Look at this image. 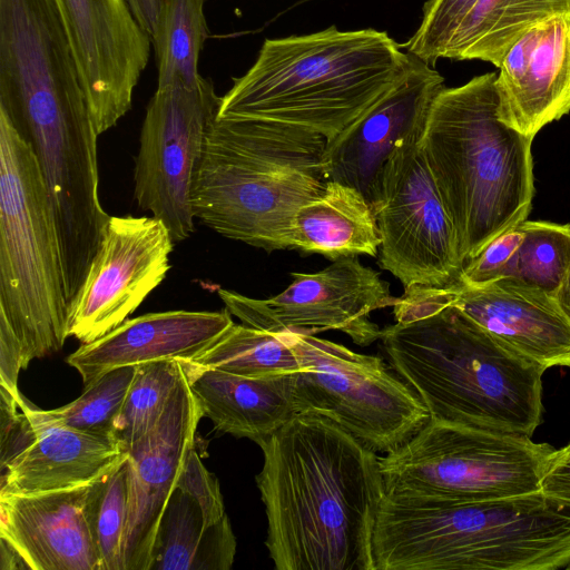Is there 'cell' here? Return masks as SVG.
Masks as SVG:
<instances>
[{
  "instance_id": "obj_33",
  "label": "cell",
  "mask_w": 570,
  "mask_h": 570,
  "mask_svg": "<svg viewBox=\"0 0 570 570\" xmlns=\"http://www.w3.org/2000/svg\"><path fill=\"white\" fill-rule=\"evenodd\" d=\"M522 239L519 225L501 234L465 262L458 281L468 286H483L502 279Z\"/></svg>"
},
{
  "instance_id": "obj_31",
  "label": "cell",
  "mask_w": 570,
  "mask_h": 570,
  "mask_svg": "<svg viewBox=\"0 0 570 570\" xmlns=\"http://www.w3.org/2000/svg\"><path fill=\"white\" fill-rule=\"evenodd\" d=\"M126 459L90 484L89 518L102 570H124L122 546L128 502Z\"/></svg>"
},
{
  "instance_id": "obj_6",
  "label": "cell",
  "mask_w": 570,
  "mask_h": 570,
  "mask_svg": "<svg viewBox=\"0 0 570 570\" xmlns=\"http://www.w3.org/2000/svg\"><path fill=\"white\" fill-rule=\"evenodd\" d=\"M497 76L487 72L444 87L422 137L464 264L525 220L534 196L533 138L500 119Z\"/></svg>"
},
{
  "instance_id": "obj_21",
  "label": "cell",
  "mask_w": 570,
  "mask_h": 570,
  "mask_svg": "<svg viewBox=\"0 0 570 570\" xmlns=\"http://www.w3.org/2000/svg\"><path fill=\"white\" fill-rule=\"evenodd\" d=\"M32 424L28 443L1 464L0 494H28L90 483L110 472L127 452L117 439L79 432L19 397Z\"/></svg>"
},
{
  "instance_id": "obj_7",
  "label": "cell",
  "mask_w": 570,
  "mask_h": 570,
  "mask_svg": "<svg viewBox=\"0 0 570 570\" xmlns=\"http://www.w3.org/2000/svg\"><path fill=\"white\" fill-rule=\"evenodd\" d=\"M68 301L48 190L29 144L0 111V315L23 368L63 347Z\"/></svg>"
},
{
  "instance_id": "obj_22",
  "label": "cell",
  "mask_w": 570,
  "mask_h": 570,
  "mask_svg": "<svg viewBox=\"0 0 570 570\" xmlns=\"http://www.w3.org/2000/svg\"><path fill=\"white\" fill-rule=\"evenodd\" d=\"M203 417L215 429L256 444L296 414L294 374L249 377L186 362Z\"/></svg>"
},
{
  "instance_id": "obj_40",
  "label": "cell",
  "mask_w": 570,
  "mask_h": 570,
  "mask_svg": "<svg viewBox=\"0 0 570 570\" xmlns=\"http://www.w3.org/2000/svg\"><path fill=\"white\" fill-rule=\"evenodd\" d=\"M567 569L570 570V566Z\"/></svg>"
},
{
  "instance_id": "obj_36",
  "label": "cell",
  "mask_w": 570,
  "mask_h": 570,
  "mask_svg": "<svg viewBox=\"0 0 570 570\" xmlns=\"http://www.w3.org/2000/svg\"><path fill=\"white\" fill-rule=\"evenodd\" d=\"M23 368V350L7 320L0 315V385L19 395L18 376Z\"/></svg>"
},
{
  "instance_id": "obj_3",
  "label": "cell",
  "mask_w": 570,
  "mask_h": 570,
  "mask_svg": "<svg viewBox=\"0 0 570 570\" xmlns=\"http://www.w3.org/2000/svg\"><path fill=\"white\" fill-rule=\"evenodd\" d=\"M410 53L372 28L265 39L217 116L303 127L332 139L405 76Z\"/></svg>"
},
{
  "instance_id": "obj_24",
  "label": "cell",
  "mask_w": 570,
  "mask_h": 570,
  "mask_svg": "<svg viewBox=\"0 0 570 570\" xmlns=\"http://www.w3.org/2000/svg\"><path fill=\"white\" fill-rule=\"evenodd\" d=\"M235 553L227 514L206 528L198 503L176 488L163 513L150 570H229Z\"/></svg>"
},
{
  "instance_id": "obj_14",
  "label": "cell",
  "mask_w": 570,
  "mask_h": 570,
  "mask_svg": "<svg viewBox=\"0 0 570 570\" xmlns=\"http://www.w3.org/2000/svg\"><path fill=\"white\" fill-rule=\"evenodd\" d=\"M79 68L98 135L131 109L135 88L146 69L150 36L126 0H56Z\"/></svg>"
},
{
  "instance_id": "obj_29",
  "label": "cell",
  "mask_w": 570,
  "mask_h": 570,
  "mask_svg": "<svg viewBox=\"0 0 570 570\" xmlns=\"http://www.w3.org/2000/svg\"><path fill=\"white\" fill-rule=\"evenodd\" d=\"M136 372L137 366L114 368L86 385L78 399L61 407L45 411L67 428L119 440L118 422Z\"/></svg>"
},
{
  "instance_id": "obj_20",
  "label": "cell",
  "mask_w": 570,
  "mask_h": 570,
  "mask_svg": "<svg viewBox=\"0 0 570 570\" xmlns=\"http://www.w3.org/2000/svg\"><path fill=\"white\" fill-rule=\"evenodd\" d=\"M233 324L227 308L148 313L126 320L102 337L81 344L66 361L81 375L86 386L117 367L164 360L191 361Z\"/></svg>"
},
{
  "instance_id": "obj_15",
  "label": "cell",
  "mask_w": 570,
  "mask_h": 570,
  "mask_svg": "<svg viewBox=\"0 0 570 570\" xmlns=\"http://www.w3.org/2000/svg\"><path fill=\"white\" fill-rule=\"evenodd\" d=\"M432 66L410 53V66L402 80L326 141L327 181L357 189L374 209L387 159L402 142L423 137L432 104L445 87L444 77Z\"/></svg>"
},
{
  "instance_id": "obj_10",
  "label": "cell",
  "mask_w": 570,
  "mask_h": 570,
  "mask_svg": "<svg viewBox=\"0 0 570 570\" xmlns=\"http://www.w3.org/2000/svg\"><path fill=\"white\" fill-rule=\"evenodd\" d=\"M374 212L382 237L379 264L404 287L445 286L459 278L464 263L422 138L404 141L391 154Z\"/></svg>"
},
{
  "instance_id": "obj_35",
  "label": "cell",
  "mask_w": 570,
  "mask_h": 570,
  "mask_svg": "<svg viewBox=\"0 0 570 570\" xmlns=\"http://www.w3.org/2000/svg\"><path fill=\"white\" fill-rule=\"evenodd\" d=\"M540 493L570 508V443L556 450L549 459L540 480Z\"/></svg>"
},
{
  "instance_id": "obj_28",
  "label": "cell",
  "mask_w": 570,
  "mask_h": 570,
  "mask_svg": "<svg viewBox=\"0 0 570 570\" xmlns=\"http://www.w3.org/2000/svg\"><path fill=\"white\" fill-rule=\"evenodd\" d=\"M523 239L503 278L556 295L570 271V224L523 220Z\"/></svg>"
},
{
  "instance_id": "obj_1",
  "label": "cell",
  "mask_w": 570,
  "mask_h": 570,
  "mask_svg": "<svg viewBox=\"0 0 570 570\" xmlns=\"http://www.w3.org/2000/svg\"><path fill=\"white\" fill-rule=\"evenodd\" d=\"M256 484L277 570H375L385 485L376 452L332 421L296 413L257 443Z\"/></svg>"
},
{
  "instance_id": "obj_13",
  "label": "cell",
  "mask_w": 570,
  "mask_h": 570,
  "mask_svg": "<svg viewBox=\"0 0 570 570\" xmlns=\"http://www.w3.org/2000/svg\"><path fill=\"white\" fill-rule=\"evenodd\" d=\"M174 239L151 216H110L69 303L67 335L91 343L120 325L165 279Z\"/></svg>"
},
{
  "instance_id": "obj_23",
  "label": "cell",
  "mask_w": 570,
  "mask_h": 570,
  "mask_svg": "<svg viewBox=\"0 0 570 570\" xmlns=\"http://www.w3.org/2000/svg\"><path fill=\"white\" fill-rule=\"evenodd\" d=\"M382 244L375 212L355 188L328 180L317 198L295 214L291 249L335 261L367 255L376 257Z\"/></svg>"
},
{
  "instance_id": "obj_18",
  "label": "cell",
  "mask_w": 570,
  "mask_h": 570,
  "mask_svg": "<svg viewBox=\"0 0 570 570\" xmlns=\"http://www.w3.org/2000/svg\"><path fill=\"white\" fill-rule=\"evenodd\" d=\"M92 482L0 494V535L21 553L30 570H102L89 518Z\"/></svg>"
},
{
  "instance_id": "obj_2",
  "label": "cell",
  "mask_w": 570,
  "mask_h": 570,
  "mask_svg": "<svg viewBox=\"0 0 570 570\" xmlns=\"http://www.w3.org/2000/svg\"><path fill=\"white\" fill-rule=\"evenodd\" d=\"M375 570H558L570 566V508L540 492L458 500L385 492Z\"/></svg>"
},
{
  "instance_id": "obj_30",
  "label": "cell",
  "mask_w": 570,
  "mask_h": 570,
  "mask_svg": "<svg viewBox=\"0 0 570 570\" xmlns=\"http://www.w3.org/2000/svg\"><path fill=\"white\" fill-rule=\"evenodd\" d=\"M186 372L180 360L137 366L118 422L117 438L126 452L155 426Z\"/></svg>"
},
{
  "instance_id": "obj_32",
  "label": "cell",
  "mask_w": 570,
  "mask_h": 570,
  "mask_svg": "<svg viewBox=\"0 0 570 570\" xmlns=\"http://www.w3.org/2000/svg\"><path fill=\"white\" fill-rule=\"evenodd\" d=\"M479 0H426L422 19L403 48L434 65L450 38Z\"/></svg>"
},
{
  "instance_id": "obj_9",
  "label": "cell",
  "mask_w": 570,
  "mask_h": 570,
  "mask_svg": "<svg viewBox=\"0 0 570 570\" xmlns=\"http://www.w3.org/2000/svg\"><path fill=\"white\" fill-rule=\"evenodd\" d=\"M299 364L296 413L323 416L374 452L390 453L429 420L420 396L380 356L314 334L282 333Z\"/></svg>"
},
{
  "instance_id": "obj_16",
  "label": "cell",
  "mask_w": 570,
  "mask_h": 570,
  "mask_svg": "<svg viewBox=\"0 0 570 570\" xmlns=\"http://www.w3.org/2000/svg\"><path fill=\"white\" fill-rule=\"evenodd\" d=\"M202 417L186 372L155 426L127 450L124 570H150L163 513L195 448Z\"/></svg>"
},
{
  "instance_id": "obj_27",
  "label": "cell",
  "mask_w": 570,
  "mask_h": 570,
  "mask_svg": "<svg viewBox=\"0 0 570 570\" xmlns=\"http://www.w3.org/2000/svg\"><path fill=\"white\" fill-rule=\"evenodd\" d=\"M188 362L249 377L294 374L301 368L282 333L235 323Z\"/></svg>"
},
{
  "instance_id": "obj_4",
  "label": "cell",
  "mask_w": 570,
  "mask_h": 570,
  "mask_svg": "<svg viewBox=\"0 0 570 570\" xmlns=\"http://www.w3.org/2000/svg\"><path fill=\"white\" fill-rule=\"evenodd\" d=\"M392 368L430 419L531 438L542 422L546 367L509 348L453 305L382 330Z\"/></svg>"
},
{
  "instance_id": "obj_26",
  "label": "cell",
  "mask_w": 570,
  "mask_h": 570,
  "mask_svg": "<svg viewBox=\"0 0 570 570\" xmlns=\"http://www.w3.org/2000/svg\"><path fill=\"white\" fill-rule=\"evenodd\" d=\"M208 0H164L151 45L157 61V88L196 86L200 52L209 37L205 16Z\"/></svg>"
},
{
  "instance_id": "obj_38",
  "label": "cell",
  "mask_w": 570,
  "mask_h": 570,
  "mask_svg": "<svg viewBox=\"0 0 570 570\" xmlns=\"http://www.w3.org/2000/svg\"><path fill=\"white\" fill-rule=\"evenodd\" d=\"M0 569L1 570H20L30 567L21 556V553L3 537L0 535Z\"/></svg>"
},
{
  "instance_id": "obj_25",
  "label": "cell",
  "mask_w": 570,
  "mask_h": 570,
  "mask_svg": "<svg viewBox=\"0 0 570 570\" xmlns=\"http://www.w3.org/2000/svg\"><path fill=\"white\" fill-rule=\"evenodd\" d=\"M557 16H570V0H479L450 38L442 58L499 67L529 29Z\"/></svg>"
},
{
  "instance_id": "obj_11",
  "label": "cell",
  "mask_w": 570,
  "mask_h": 570,
  "mask_svg": "<svg viewBox=\"0 0 570 570\" xmlns=\"http://www.w3.org/2000/svg\"><path fill=\"white\" fill-rule=\"evenodd\" d=\"M220 99L210 79L157 88L144 118L135 166V199L174 242L195 232L191 191Z\"/></svg>"
},
{
  "instance_id": "obj_5",
  "label": "cell",
  "mask_w": 570,
  "mask_h": 570,
  "mask_svg": "<svg viewBox=\"0 0 570 570\" xmlns=\"http://www.w3.org/2000/svg\"><path fill=\"white\" fill-rule=\"evenodd\" d=\"M326 141L294 125L217 116L194 180L195 217L267 253L291 249L295 214L327 184Z\"/></svg>"
},
{
  "instance_id": "obj_17",
  "label": "cell",
  "mask_w": 570,
  "mask_h": 570,
  "mask_svg": "<svg viewBox=\"0 0 570 570\" xmlns=\"http://www.w3.org/2000/svg\"><path fill=\"white\" fill-rule=\"evenodd\" d=\"M495 79L500 119L534 138L570 111V16L529 29L503 57Z\"/></svg>"
},
{
  "instance_id": "obj_8",
  "label": "cell",
  "mask_w": 570,
  "mask_h": 570,
  "mask_svg": "<svg viewBox=\"0 0 570 570\" xmlns=\"http://www.w3.org/2000/svg\"><path fill=\"white\" fill-rule=\"evenodd\" d=\"M556 449L529 436L430 419L379 458L385 492L495 500L540 492Z\"/></svg>"
},
{
  "instance_id": "obj_19",
  "label": "cell",
  "mask_w": 570,
  "mask_h": 570,
  "mask_svg": "<svg viewBox=\"0 0 570 570\" xmlns=\"http://www.w3.org/2000/svg\"><path fill=\"white\" fill-rule=\"evenodd\" d=\"M451 286V305L499 342L546 368L570 367V320L553 295L511 278Z\"/></svg>"
},
{
  "instance_id": "obj_39",
  "label": "cell",
  "mask_w": 570,
  "mask_h": 570,
  "mask_svg": "<svg viewBox=\"0 0 570 570\" xmlns=\"http://www.w3.org/2000/svg\"><path fill=\"white\" fill-rule=\"evenodd\" d=\"M559 306L570 320V271L564 276L560 287L554 295Z\"/></svg>"
},
{
  "instance_id": "obj_37",
  "label": "cell",
  "mask_w": 570,
  "mask_h": 570,
  "mask_svg": "<svg viewBox=\"0 0 570 570\" xmlns=\"http://www.w3.org/2000/svg\"><path fill=\"white\" fill-rule=\"evenodd\" d=\"M137 23L150 37L164 0H126Z\"/></svg>"
},
{
  "instance_id": "obj_34",
  "label": "cell",
  "mask_w": 570,
  "mask_h": 570,
  "mask_svg": "<svg viewBox=\"0 0 570 570\" xmlns=\"http://www.w3.org/2000/svg\"><path fill=\"white\" fill-rule=\"evenodd\" d=\"M176 488L189 494L200 507L204 523L209 528L226 515L219 483L203 464L197 451L190 450Z\"/></svg>"
},
{
  "instance_id": "obj_12",
  "label": "cell",
  "mask_w": 570,
  "mask_h": 570,
  "mask_svg": "<svg viewBox=\"0 0 570 570\" xmlns=\"http://www.w3.org/2000/svg\"><path fill=\"white\" fill-rule=\"evenodd\" d=\"M315 273H292V283L268 298L218 289L229 313L242 324L273 333L316 334L337 330L361 346L381 338L371 314L396 303L390 284L356 256L342 257Z\"/></svg>"
}]
</instances>
